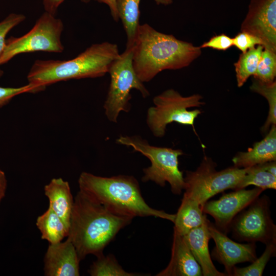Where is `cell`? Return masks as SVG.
<instances>
[{"mask_svg": "<svg viewBox=\"0 0 276 276\" xmlns=\"http://www.w3.org/2000/svg\"><path fill=\"white\" fill-rule=\"evenodd\" d=\"M201 54V48L171 34L159 32L147 24L140 25L132 47V65L142 82L166 70L189 66Z\"/></svg>", "mask_w": 276, "mask_h": 276, "instance_id": "cell-1", "label": "cell"}, {"mask_svg": "<svg viewBox=\"0 0 276 276\" xmlns=\"http://www.w3.org/2000/svg\"><path fill=\"white\" fill-rule=\"evenodd\" d=\"M133 218L116 215L79 191L74 201L67 237L82 260L103 255L104 248Z\"/></svg>", "mask_w": 276, "mask_h": 276, "instance_id": "cell-2", "label": "cell"}, {"mask_svg": "<svg viewBox=\"0 0 276 276\" xmlns=\"http://www.w3.org/2000/svg\"><path fill=\"white\" fill-rule=\"evenodd\" d=\"M120 54L116 44L106 41L92 44L70 60H36L27 75L28 84L35 93L62 81L102 77Z\"/></svg>", "mask_w": 276, "mask_h": 276, "instance_id": "cell-3", "label": "cell"}, {"mask_svg": "<svg viewBox=\"0 0 276 276\" xmlns=\"http://www.w3.org/2000/svg\"><path fill=\"white\" fill-rule=\"evenodd\" d=\"M78 185L80 191L116 215L132 218L153 216L174 221L175 214L153 209L146 202L139 182L132 176L108 177L83 172Z\"/></svg>", "mask_w": 276, "mask_h": 276, "instance_id": "cell-4", "label": "cell"}, {"mask_svg": "<svg viewBox=\"0 0 276 276\" xmlns=\"http://www.w3.org/2000/svg\"><path fill=\"white\" fill-rule=\"evenodd\" d=\"M116 142L132 147L134 151L141 153L150 160L151 165L143 169V181H152L161 187H164L168 182L171 192L176 195L184 190V176L178 167V157L183 154L181 150L151 145L139 135H121Z\"/></svg>", "mask_w": 276, "mask_h": 276, "instance_id": "cell-5", "label": "cell"}, {"mask_svg": "<svg viewBox=\"0 0 276 276\" xmlns=\"http://www.w3.org/2000/svg\"><path fill=\"white\" fill-rule=\"evenodd\" d=\"M202 98L198 94L183 97L173 89L156 96L153 99L154 106L150 107L147 112L146 123L149 130L155 137H162L167 125L176 122L191 126L195 131V120L201 112L199 109H188L204 104Z\"/></svg>", "mask_w": 276, "mask_h": 276, "instance_id": "cell-6", "label": "cell"}, {"mask_svg": "<svg viewBox=\"0 0 276 276\" xmlns=\"http://www.w3.org/2000/svg\"><path fill=\"white\" fill-rule=\"evenodd\" d=\"M211 158L204 156L195 171H186L183 196L190 198L202 206L211 198L228 189L235 190L247 170L235 166L220 171Z\"/></svg>", "mask_w": 276, "mask_h": 276, "instance_id": "cell-7", "label": "cell"}, {"mask_svg": "<svg viewBox=\"0 0 276 276\" xmlns=\"http://www.w3.org/2000/svg\"><path fill=\"white\" fill-rule=\"evenodd\" d=\"M132 47H126L119 58L109 67L110 82L103 107L108 120L117 123L121 111L130 110V91L139 90L143 97L147 98L150 93L138 78L132 65Z\"/></svg>", "mask_w": 276, "mask_h": 276, "instance_id": "cell-8", "label": "cell"}, {"mask_svg": "<svg viewBox=\"0 0 276 276\" xmlns=\"http://www.w3.org/2000/svg\"><path fill=\"white\" fill-rule=\"evenodd\" d=\"M63 28V23L60 18L45 11L26 34L19 37L12 36L6 40L0 65L22 53L39 51L62 52L64 47L61 36Z\"/></svg>", "mask_w": 276, "mask_h": 276, "instance_id": "cell-9", "label": "cell"}, {"mask_svg": "<svg viewBox=\"0 0 276 276\" xmlns=\"http://www.w3.org/2000/svg\"><path fill=\"white\" fill-rule=\"evenodd\" d=\"M270 205V199L265 195L250 203L232 220L228 230L232 238L240 242L276 244V225Z\"/></svg>", "mask_w": 276, "mask_h": 276, "instance_id": "cell-10", "label": "cell"}, {"mask_svg": "<svg viewBox=\"0 0 276 276\" xmlns=\"http://www.w3.org/2000/svg\"><path fill=\"white\" fill-rule=\"evenodd\" d=\"M241 31L257 37L264 49L276 53V0H251Z\"/></svg>", "mask_w": 276, "mask_h": 276, "instance_id": "cell-11", "label": "cell"}, {"mask_svg": "<svg viewBox=\"0 0 276 276\" xmlns=\"http://www.w3.org/2000/svg\"><path fill=\"white\" fill-rule=\"evenodd\" d=\"M264 191L258 187L234 190L223 194L218 199L207 201L202 205V210L204 213L214 218L215 226L227 235L235 217L259 197Z\"/></svg>", "mask_w": 276, "mask_h": 276, "instance_id": "cell-12", "label": "cell"}, {"mask_svg": "<svg viewBox=\"0 0 276 276\" xmlns=\"http://www.w3.org/2000/svg\"><path fill=\"white\" fill-rule=\"evenodd\" d=\"M208 227L211 238L215 243L211 257L223 265L226 275L231 276L236 264L251 263L257 258L256 243H240L235 242L210 221Z\"/></svg>", "mask_w": 276, "mask_h": 276, "instance_id": "cell-13", "label": "cell"}, {"mask_svg": "<svg viewBox=\"0 0 276 276\" xmlns=\"http://www.w3.org/2000/svg\"><path fill=\"white\" fill-rule=\"evenodd\" d=\"M80 259L67 238L64 242L50 244L45 254L44 273L46 276H79Z\"/></svg>", "mask_w": 276, "mask_h": 276, "instance_id": "cell-14", "label": "cell"}, {"mask_svg": "<svg viewBox=\"0 0 276 276\" xmlns=\"http://www.w3.org/2000/svg\"><path fill=\"white\" fill-rule=\"evenodd\" d=\"M156 276H201V268L183 235L174 231L171 256L167 266Z\"/></svg>", "mask_w": 276, "mask_h": 276, "instance_id": "cell-15", "label": "cell"}, {"mask_svg": "<svg viewBox=\"0 0 276 276\" xmlns=\"http://www.w3.org/2000/svg\"><path fill=\"white\" fill-rule=\"evenodd\" d=\"M208 219L202 225L183 235L194 258L200 265L203 276H226L218 271L213 263L209 252V243L211 238Z\"/></svg>", "mask_w": 276, "mask_h": 276, "instance_id": "cell-16", "label": "cell"}, {"mask_svg": "<svg viewBox=\"0 0 276 276\" xmlns=\"http://www.w3.org/2000/svg\"><path fill=\"white\" fill-rule=\"evenodd\" d=\"M276 160V126L272 125L265 137L255 143L246 152H240L233 158L234 166L246 168Z\"/></svg>", "mask_w": 276, "mask_h": 276, "instance_id": "cell-17", "label": "cell"}, {"mask_svg": "<svg viewBox=\"0 0 276 276\" xmlns=\"http://www.w3.org/2000/svg\"><path fill=\"white\" fill-rule=\"evenodd\" d=\"M44 192L49 200V206L59 217L69 231L74 199L68 182L61 178H53L44 186Z\"/></svg>", "mask_w": 276, "mask_h": 276, "instance_id": "cell-18", "label": "cell"}, {"mask_svg": "<svg viewBox=\"0 0 276 276\" xmlns=\"http://www.w3.org/2000/svg\"><path fill=\"white\" fill-rule=\"evenodd\" d=\"M206 214L202 206L196 201L183 196L174 221V231L185 235L191 230L204 224L207 220Z\"/></svg>", "mask_w": 276, "mask_h": 276, "instance_id": "cell-19", "label": "cell"}, {"mask_svg": "<svg viewBox=\"0 0 276 276\" xmlns=\"http://www.w3.org/2000/svg\"><path fill=\"white\" fill-rule=\"evenodd\" d=\"M140 0H116V5L127 36L126 47L133 45L139 24Z\"/></svg>", "mask_w": 276, "mask_h": 276, "instance_id": "cell-20", "label": "cell"}, {"mask_svg": "<svg viewBox=\"0 0 276 276\" xmlns=\"http://www.w3.org/2000/svg\"><path fill=\"white\" fill-rule=\"evenodd\" d=\"M36 224L41 233V239L47 240L50 244L62 241L68 234L61 219L50 206L37 217Z\"/></svg>", "mask_w": 276, "mask_h": 276, "instance_id": "cell-21", "label": "cell"}, {"mask_svg": "<svg viewBox=\"0 0 276 276\" xmlns=\"http://www.w3.org/2000/svg\"><path fill=\"white\" fill-rule=\"evenodd\" d=\"M264 47L262 45L249 49L240 54L234 63L237 85L242 86L256 72Z\"/></svg>", "mask_w": 276, "mask_h": 276, "instance_id": "cell-22", "label": "cell"}, {"mask_svg": "<svg viewBox=\"0 0 276 276\" xmlns=\"http://www.w3.org/2000/svg\"><path fill=\"white\" fill-rule=\"evenodd\" d=\"M266 189H276V176L266 171L261 164L247 168L246 172L235 190L249 186Z\"/></svg>", "mask_w": 276, "mask_h": 276, "instance_id": "cell-23", "label": "cell"}, {"mask_svg": "<svg viewBox=\"0 0 276 276\" xmlns=\"http://www.w3.org/2000/svg\"><path fill=\"white\" fill-rule=\"evenodd\" d=\"M250 89L264 97L268 101V115L261 128L263 133H266L270 127L276 125V82L266 83L254 78Z\"/></svg>", "mask_w": 276, "mask_h": 276, "instance_id": "cell-24", "label": "cell"}, {"mask_svg": "<svg viewBox=\"0 0 276 276\" xmlns=\"http://www.w3.org/2000/svg\"><path fill=\"white\" fill-rule=\"evenodd\" d=\"M88 273L92 276H135L137 273L125 271L119 264L114 256L102 255L90 266Z\"/></svg>", "mask_w": 276, "mask_h": 276, "instance_id": "cell-25", "label": "cell"}, {"mask_svg": "<svg viewBox=\"0 0 276 276\" xmlns=\"http://www.w3.org/2000/svg\"><path fill=\"white\" fill-rule=\"evenodd\" d=\"M276 244L266 245V248L262 255L257 258L251 264L244 267L235 266L231 276H261L265 268L271 257H275Z\"/></svg>", "mask_w": 276, "mask_h": 276, "instance_id": "cell-26", "label": "cell"}, {"mask_svg": "<svg viewBox=\"0 0 276 276\" xmlns=\"http://www.w3.org/2000/svg\"><path fill=\"white\" fill-rule=\"evenodd\" d=\"M254 78L266 83L274 81L276 76V53L264 49Z\"/></svg>", "mask_w": 276, "mask_h": 276, "instance_id": "cell-27", "label": "cell"}, {"mask_svg": "<svg viewBox=\"0 0 276 276\" xmlns=\"http://www.w3.org/2000/svg\"><path fill=\"white\" fill-rule=\"evenodd\" d=\"M25 19L22 14L11 13L0 22V59L5 49L7 34ZM3 75V71L0 69V78Z\"/></svg>", "mask_w": 276, "mask_h": 276, "instance_id": "cell-28", "label": "cell"}, {"mask_svg": "<svg viewBox=\"0 0 276 276\" xmlns=\"http://www.w3.org/2000/svg\"><path fill=\"white\" fill-rule=\"evenodd\" d=\"M233 45L242 51L246 52L257 45H262L261 41L257 37L245 32L239 33L233 38Z\"/></svg>", "mask_w": 276, "mask_h": 276, "instance_id": "cell-29", "label": "cell"}, {"mask_svg": "<svg viewBox=\"0 0 276 276\" xmlns=\"http://www.w3.org/2000/svg\"><path fill=\"white\" fill-rule=\"evenodd\" d=\"M26 93H33V87L28 83L18 87L0 86V108L7 105L15 96Z\"/></svg>", "mask_w": 276, "mask_h": 276, "instance_id": "cell-30", "label": "cell"}, {"mask_svg": "<svg viewBox=\"0 0 276 276\" xmlns=\"http://www.w3.org/2000/svg\"><path fill=\"white\" fill-rule=\"evenodd\" d=\"M233 45V38L224 34L216 35L204 42L200 48H210L214 49L225 51Z\"/></svg>", "mask_w": 276, "mask_h": 276, "instance_id": "cell-31", "label": "cell"}, {"mask_svg": "<svg viewBox=\"0 0 276 276\" xmlns=\"http://www.w3.org/2000/svg\"><path fill=\"white\" fill-rule=\"evenodd\" d=\"M65 0H43V5L45 11L55 15L59 6Z\"/></svg>", "mask_w": 276, "mask_h": 276, "instance_id": "cell-32", "label": "cell"}, {"mask_svg": "<svg viewBox=\"0 0 276 276\" xmlns=\"http://www.w3.org/2000/svg\"><path fill=\"white\" fill-rule=\"evenodd\" d=\"M100 3L106 4L109 8L112 17L116 21L119 19L116 5V0H94Z\"/></svg>", "mask_w": 276, "mask_h": 276, "instance_id": "cell-33", "label": "cell"}, {"mask_svg": "<svg viewBox=\"0 0 276 276\" xmlns=\"http://www.w3.org/2000/svg\"><path fill=\"white\" fill-rule=\"evenodd\" d=\"M7 186V180L5 173L0 169V202L5 197Z\"/></svg>", "mask_w": 276, "mask_h": 276, "instance_id": "cell-34", "label": "cell"}, {"mask_svg": "<svg viewBox=\"0 0 276 276\" xmlns=\"http://www.w3.org/2000/svg\"><path fill=\"white\" fill-rule=\"evenodd\" d=\"M263 168L273 175L276 176V162L275 161L267 162L261 164Z\"/></svg>", "mask_w": 276, "mask_h": 276, "instance_id": "cell-35", "label": "cell"}, {"mask_svg": "<svg viewBox=\"0 0 276 276\" xmlns=\"http://www.w3.org/2000/svg\"><path fill=\"white\" fill-rule=\"evenodd\" d=\"M155 1L157 4L167 5L171 4L173 0H155Z\"/></svg>", "mask_w": 276, "mask_h": 276, "instance_id": "cell-36", "label": "cell"}, {"mask_svg": "<svg viewBox=\"0 0 276 276\" xmlns=\"http://www.w3.org/2000/svg\"><path fill=\"white\" fill-rule=\"evenodd\" d=\"M82 2H84V3H88L90 1V0H81Z\"/></svg>", "mask_w": 276, "mask_h": 276, "instance_id": "cell-37", "label": "cell"}]
</instances>
